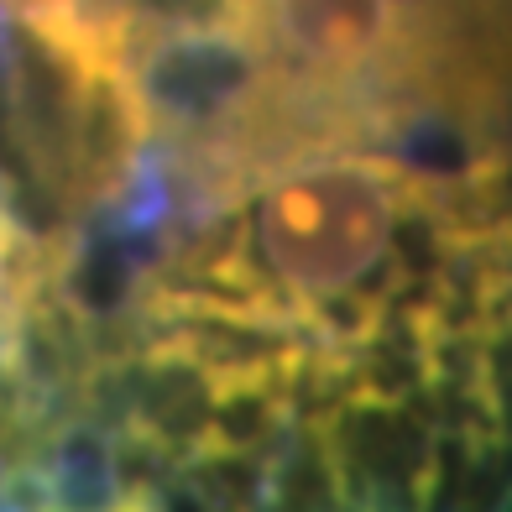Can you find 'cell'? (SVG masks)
Returning <instances> with one entry per match:
<instances>
[{"label": "cell", "instance_id": "6da1fadb", "mask_svg": "<svg viewBox=\"0 0 512 512\" xmlns=\"http://www.w3.org/2000/svg\"><path fill=\"white\" fill-rule=\"evenodd\" d=\"M424 209L418 173L356 152H298L251 189L220 256L199 267L204 293L225 288L251 324L309 319L335 340L340 309L366 335L382 272L403 267V236Z\"/></svg>", "mask_w": 512, "mask_h": 512}, {"label": "cell", "instance_id": "7a4b0ae2", "mask_svg": "<svg viewBox=\"0 0 512 512\" xmlns=\"http://www.w3.org/2000/svg\"><path fill=\"white\" fill-rule=\"evenodd\" d=\"M236 11L298 100H366L429 84L387 0H236Z\"/></svg>", "mask_w": 512, "mask_h": 512}, {"label": "cell", "instance_id": "3957f363", "mask_svg": "<svg viewBox=\"0 0 512 512\" xmlns=\"http://www.w3.org/2000/svg\"><path fill=\"white\" fill-rule=\"evenodd\" d=\"M387 11L424 58L429 84L471 105V84L507 48V0H387Z\"/></svg>", "mask_w": 512, "mask_h": 512}, {"label": "cell", "instance_id": "277c9868", "mask_svg": "<svg viewBox=\"0 0 512 512\" xmlns=\"http://www.w3.org/2000/svg\"><path fill=\"white\" fill-rule=\"evenodd\" d=\"M471 392L492 413V424L512 434V298L502 309H486V324L471 351Z\"/></svg>", "mask_w": 512, "mask_h": 512}, {"label": "cell", "instance_id": "5b68a950", "mask_svg": "<svg viewBox=\"0 0 512 512\" xmlns=\"http://www.w3.org/2000/svg\"><path fill=\"white\" fill-rule=\"evenodd\" d=\"M6 256H11V225H6V215H0V267H6Z\"/></svg>", "mask_w": 512, "mask_h": 512}]
</instances>
